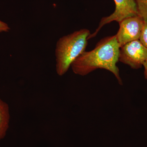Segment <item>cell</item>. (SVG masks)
Listing matches in <instances>:
<instances>
[{"label": "cell", "mask_w": 147, "mask_h": 147, "mask_svg": "<svg viewBox=\"0 0 147 147\" xmlns=\"http://www.w3.org/2000/svg\"><path fill=\"white\" fill-rule=\"evenodd\" d=\"M119 45L116 35L107 36L97 42L93 50L84 51L71 65L75 74L85 76L98 69L110 71L115 76L119 84L123 85L119 67Z\"/></svg>", "instance_id": "6da1fadb"}, {"label": "cell", "mask_w": 147, "mask_h": 147, "mask_svg": "<svg viewBox=\"0 0 147 147\" xmlns=\"http://www.w3.org/2000/svg\"><path fill=\"white\" fill-rule=\"evenodd\" d=\"M90 34L89 30L82 29L58 40L55 56L56 72L59 76L64 75L76 58L85 51Z\"/></svg>", "instance_id": "7a4b0ae2"}, {"label": "cell", "mask_w": 147, "mask_h": 147, "mask_svg": "<svg viewBox=\"0 0 147 147\" xmlns=\"http://www.w3.org/2000/svg\"><path fill=\"white\" fill-rule=\"evenodd\" d=\"M147 60V48L139 40L128 42L120 48L119 61L131 69L142 68Z\"/></svg>", "instance_id": "3957f363"}, {"label": "cell", "mask_w": 147, "mask_h": 147, "mask_svg": "<svg viewBox=\"0 0 147 147\" xmlns=\"http://www.w3.org/2000/svg\"><path fill=\"white\" fill-rule=\"evenodd\" d=\"M144 21L139 15L124 18L119 22V29L116 34L120 47L139 40Z\"/></svg>", "instance_id": "277c9868"}, {"label": "cell", "mask_w": 147, "mask_h": 147, "mask_svg": "<svg viewBox=\"0 0 147 147\" xmlns=\"http://www.w3.org/2000/svg\"><path fill=\"white\" fill-rule=\"evenodd\" d=\"M115 4V11L110 16L102 17L97 28L90 35L88 40L96 36L102 27L115 21L118 23L124 18L138 15L137 6L134 0H114Z\"/></svg>", "instance_id": "5b68a950"}, {"label": "cell", "mask_w": 147, "mask_h": 147, "mask_svg": "<svg viewBox=\"0 0 147 147\" xmlns=\"http://www.w3.org/2000/svg\"><path fill=\"white\" fill-rule=\"evenodd\" d=\"M10 113L9 105L0 98V140L6 134L9 126Z\"/></svg>", "instance_id": "8992f818"}, {"label": "cell", "mask_w": 147, "mask_h": 147, "mask_svg": "<svg viewBox=\"0 0 147 147\" xmlns=\"http://www.w3.org/2000/svg\"><path fill=\"white\" fill-rule=\"evenodd\" d=\"M137 6L138 15L147 22V0H134Z\"/></svg>", "instance_id": "52a82bcc"}, {"label": "cell", "mask_w": 147, "mask_h": 147, "mask_svg": "<svg viewBox=\"0 0 147 147\" xmlns=\"http://www.w3.org/2000/svg\"><path fill=\"white\" fill-rule=\"evenodd\" d=\"M139 40L147 48V22L145 21Z\"/></svg>", "instance_id": "ba28073f"}, {"label": "cell", "mask_w": 147, "mask_h": 147, "mask_svg": "<svg viewBox=\"0 0 147 147\" xmlns=\"http://www.w3.org/2000/svg\"><path fill=\"white\" fill-rule=\"evenodd\" d=\"M10 30V28L6 23L0 21V33L6 32Z\"/></svg>", "instance_id": "9c48e42d"}, {"label": "cell", "mask_w": 147, "mask_h": 147, "mask_svg": "<svg viewBox=\"0 0 147 147\" xmlns=\"http://www.w3.org/2000/svg\"><path fill=\"white\" fill-rule=\"evenodd\" d=\"M143 67H144V76L146 79L147 80V60L144 64Z\"/></svg>", "instance_id": "30bf717a"}]
</instances>
